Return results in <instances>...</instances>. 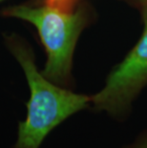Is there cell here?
<instances>
[{"instance_id":"1","label":"cell","mask_w":147,"mask_h":148,"mask_svg":"<svg viewBox=\"0 0 147 148\" xmlns=\"http://www.w3.org/2000/svg\"><path fill=\"white\" fill-rule=\"evenodd\" d=\"M10 52L22 67L30 88L27 116L18 122L12 148H39L48 135L67 119L91 108V96L77 94L50 81L37 70L32 48L16 34L6 38Z\"/></svg>"},{"instance_id":"2","label":"cell","mask_w":147,"mask_h":148,"mask_svg":"<svg viewBox=\"0 0 147 148\" xmlns=\"http://www.w3.org/2000/svg\"><path fill=\"white\" fill-rule=\"evenodd\" d=\"M2 15L33 24L47 53V61L41 74L59 86H73L75 48L91 18L87 5L81 4L73 10H63L48 4L11 6L3 10Z\"/></svg>"},{"instance_id":"3","label":"cell","mask_w":147,"mask_h":148,"mask_svg":"<svg viewBox=\"0 0 147 148\" xmlns=\"http://www.w3.org/2000/svg\"><path fill=\"white\" fill-rule=\"evenodd\" d=\"M143 22L139 41L110 72L102 89L91 96L94 111L106 112L120 121L130 115L133 102L147 86V20Z\"/></svg>"},{"instance_id":"4","label":"cell","mask_w":147,"mask_h":148,"mask_svg":"<svg viewBox=\"0 0 147 148\" xmlns=\"http://www.w3.org/2000/svg\"><path fill=\"white\" fill-rule=\"evenodd\" d=\"M37 4H48L55 7L61 8L63 10H73L77 0H36Z\"/></svg>"},{"instance_id":"5","label":"cell","mask_w":147,"mask_h":148,"mask_svg":"<svg viewBox=\"0 0 147 148\" xmlns=\"http://www.w3.org/2000/svg\"><path fill=\"white\" fill-rule=\"evenodd\" d=\"M122 1L137 9L142 15L143 21L147 20V0H122Z\"/></svg>"},{"instance_id":"6","label":"cell","mask_w":147,"mask_h":148,"mask_svg":"<svg viewBox=\"0 0 147 148\" xmlns=\"http://www.w3.org/2000/svg\"><path fill=\"white\" fill-rule=\"evenodd\" d=\"M122 148H147V130L139 134L133 143L126 144Z\"/></svg>"},{"instance_id":"7","label":"cell","mask_w":147,"mask_h":148,"mask_svg":"<svg viewBox=\"0 0 147 148\" xmlns=\"http://www.w3.org/2000/svg\"><path fill=\"white\" fill-rule=\"evenodd\" d=\"M2 1H5V0H0V2H2Z\"/></svg>"}]
</instances>
